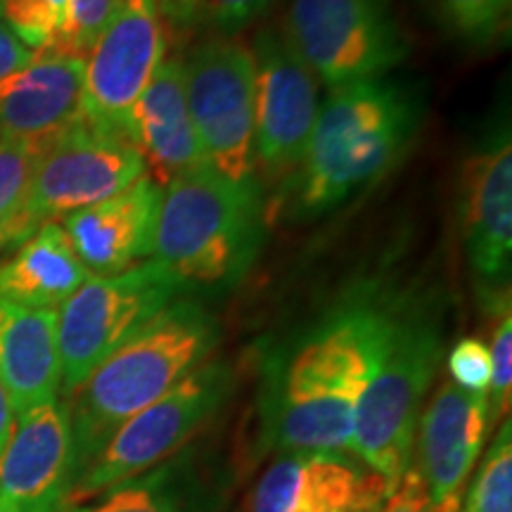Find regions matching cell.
<instances>
[{"label": "cell", "mask_w": 512, "mask_h": 512, "mask_svg": "<svg viewBox=\"0 0 512 512\" xmlns=\"http://www.w3.org/2000/svg\"><path fill=\"white\" fill-rule=\"evenodd\" d=\"M396 302L356 294L273 358L261 432L280 453H351L356 406L387 344Z\"/></svg>", "instance_id": "obj_1"}, {"label": "cell", "mask_w": 512, "mask_h": 512, "mask_svg": "<svg viewBox=\"0 0 512 512\" xmlns=\"http://www.w3.org/2000/svg\"><path fill=\"white\" fill-rule=\"evenodd\" d=\"M422 102L406 83L373 79L330 91L299 169L287 178V216L330 214L382 181L411 150Z\"/></svg>", "instance_id": "obj_2"}, {"label": "cell", "mask_w": 512, "mask_h": 512, "mask_svg": "<svg viewBox=\"0 0 512 512\" xmlns=\"http://www.w3.org/2000/svg\"><path fill=\"white\" fill-rule=\"evenodd\" d=\"M219 342L214 313L195 299H176L105 358L67 401L76 477L126 420L204 366Z\"/></svg>", "instance_id": "obj_3"}, {"label": "cell", "mask_w": 512, "mask_h": 512, "mask_svg": "<svg viewBox=\"0 0 512 512\" xmlns=\"http://www.w3.org/2000/svg\"><path fill=\"white\" fill-rule=\"evenodd\" d=\"M264 238L259 178L233 181L202 164L162 188L152 259L185 290H219L245 278Z\"/></svg>", "instance_id": "obj_4"}, {"label": "cell", "mask_w": 512, "mask_h": 512, "mask_svg": "<svg viewBox=\"0 0 512 512\" xmlns=\"http://www.w3.org/2000/svg\"><path fill=\"white\" fill-rule=\"evenodd\" d=\"M446 354L439 318L425 306L396 302L392 330L356 406L351 453L387 491L411 467L427 389Z\"/></svg>", "instance_id": "obj_5"}, {"label": "cell", "mask_w": 512, "mask_h": 512, "mask_svg": "<svg viewBox=\"0 0 512 512\" xmlns=\"http://www.w3.org/2000/svg\"><path fill=\"white\" fill-rule=\"evenodd\" d=\"M185 292L155 259L114 275H91L57 309L62 392L72 396L105 358Z\"/></svg>", "instance_id": "obj_6"}, {"label": "cell", "mask_w": 512, "mask_h": 512, "mask_svg": "<svg viewBox=\"0 0 512 512\" xmlns=\"http://www.w3.org/2000/svg\"><path fill=\"white\" fill-rule=\"evenodd\" d=\"M233 368L219 358L176 384L162 399L126 420L91 465L76 477L69 503L105 494L107 489L133 479L176 456L202 425L219 413L233 389Z\"/></svg>", "instance_id": "obj_7"}, {"label": "cell", "mask_w": 512, "mask_h": 512, "mask_svg": "<svg viewBox=\"0 0 512 512\" xmlns=\"http://www.w3.org/2000/svg\"><path fill=\"white\" fill-rule=\"evenodd\" d=\"M283 31L330 91L384 79L411 50L392 0H290Z\"/></svg>", "instance_id": "obj_8"}, {"label": "cell", "mask_w": 512, "mask_h": 512, "mask_svg": "<svg viewBox=\"0 0 512 512\" xmlns=\"http://www.w3.org/2000/svg\"><path fill=\"white\" fill-rule=\"evenodd\" d=\"M185 98L202 159L245 181L254 169V55L238 36H211L183 60Z\"/></svg>", "instance_id": "obj_9"}, {"label": "cell", "mask_w": 512, "mask_h": 512, "mask_svg": "<svg viewBox=\"0 0 512 512\" xmlns=\"http://www.w3.org/2000/svg\"><path fill=\"white\" fill-rule=\"evenodd\" d=\"M147 174L126 133L93 124L81 114L38 159L24 211L36 223L105 202Z\"/></svg>", "instance_id": "obj_10"}, {"label": "cell", "mask_w": 512, "mask_h": 512, "mask_svg": "<svg viewBox=\"0 0 512 512\" xmlns=\"http://www.w3.org/2000/svg\"><path fill=\"white\" fill-rule=\"evenodd\" d=\"M254 164L268 181L299 169L318 119V76L283 29L254 38Z\"/></svg>", "instance_id": "obj_11"}, {"label": "cell", "mask_w": 512, "mask_h": 512, "mask_svg": "<svg viewBox=\"0 0 512 512\" xmlns=\"http://www.w3.org/2000/svg\"><path fill=\"white\" fill-rule=\"evenodd\" d=\"M458 214L465 259L479 294L501 311L510 306L512 266V140L508 124H498L467 157Z\"/></svg>", "instance_id": "obj_12"}, {"label": "cell", "mask_w": 512, "mask_h": 512, "mask_svg": "<svg viewBox=\"0 0 512 512\" xmlns=\"http://www.w3.org/2000/svg\"><path fill=\"white\" fill-rule=\"evenodd\" d=\"M166 57L157 0H119L83 60V117L128 136L131 110Z\"/></svg>", "instance_id": "obj_13"}, {"label": "cell", "mask_w": 512, "mask_h": 512, "mask_svg": "<svg viewBox=\"0 0 512 512\" xmlns=\"http://www.w3.org/2000/svg\"><path fill=\"white\" fill-rule=\"evenodd\" d=\"M74 479L69 403L53 399L17 415L0 453V512H60Z\"/></svg>", "instance_id": "obj_14"}, {"label": "cell", "mask_w": 512, "mask_h": 512, "mask_svg": "<svg viewBox=\"0 0 512 512\" xmlns=\"http://www.w3.org/2000/svg\"><path fill=\"white\" fill-rule=\"evenodd\" d=\"M387 496L349 453H280L256 482L249 512H380Z\"/></svg>", "instance_id": "obj_15"}, {"label": "cell", "mask_w": 512, "mask_h": 512, "mask_svg": "<svg viewBox=\"0 0 512 512\" xmlns=\"http://www.w3.org/2000/svg\"><path fill=\"white\" fill-rule=\"evenodd\" d=\"M489 399L453 382H441L430 406L420 413L418 472L434 512L463 510V486L472 475L489 432Z\"/></svg>", "instance_id": "obj_16"}, {"label": "cell", "mask_w": 512, "mask_h": 512, "mask_svg": "<svg viewBox=\"0 0 512 512\" xmlns=\"http://www.w3.org/2000/svg\"><path fill=\"white\" fill-rule=\"evenodd\" d=\"M83 114V60L41 50L0 81V140L46 147Z\"/></svg>", "instance_id": "obj_17"}, {"label": "cell", "mask_w": 512, "mask_h": 512, "mask_svg": "<svg viewBox=\"0 0 512 512\" xmlns=\"http://www.w3.org/2000/svg\"><path fill=\"white\" fill-rule=\"evenodd\" d=\"M162 188L150 176L138 178L124 192L64 216L76 259L91 275H114L155 254Z\"/></svg>", "instance_id": "obj_18"}, {"label": "cell", "mask_w": 512, "mask_h": 512, "mask_svg": "<svg viewBox=\"0 0 512 512\" xmlns=\"http://www.w3.org/2000/svg\"><path fill=\"white\" fill-rule=\"evenodd\" d=\"M128 138L159 188L204 164L185 98L183 60L164 57L128 119Z\"/></svg>", "instance_id": "obj_19"}, {"label": "cell", "mask_w": 512, "mask_h": 512, "mask_svg": "<svg viewBox=\"0 0 512 512\" xmlns=\"http://www.w3.org/2000/svg\"><path fill=\"white\" fill-rule=\"evenodd\" d=\"M0 382L8 389L17 415L60 399L55 309H29L0 297Z\"/></svg>", "instance_id": "obj_20"}, {"label": "cell", "mask_w": 512, "mask_h": 512, "mask_svg": "<svg viewBox=\"0 0 512 512\" xmlns=\"http://www.w3.org/2000/svg\"><path fill=\"white\" fill-rule=\"evenodd\" d=\"M91 278L62 223L46 221L0 264V297L29 309H60Z\"/></svg>", "instance_id": "obj_21"}, {"label": "cell", "mask_w": 512, "mask_h": 512, "mask_svg": "<svg viewBox=\"0 0 512 512\" xmlns=\"http://www.w3.org/2000/svg\"><path fill=\"white\" fill-rule=\"evenodd\" d=\"M181 458L166 460L143 475L126 479L93 505L72 508L69 512H188V484Z\"/></svg>", "instance_id": "obj_22"}, {"label": "cell", "mask_w": 512, "mask_h": 512, "mask_svg": "<svg viewBox=\"0 0 512 512\" xmlns=\"http://www.w3.org/2000/svg\"><path fill=\"white\" fill-rule=\"evenodd\" d=\"M448 34L486 46L501 36L510 17V0H425Z\"/></svg>", "instance_id": "obj_23"}, {"label": "cell", "mask_w": 512, "mask_h": 512, "mask_svg": "<svg viewBox=\"0 0 512 512\" xmlns=\"http://www.w3.org/2000/svg\"><path fill=\"white\" fill-rule=\"evenodd\" d=\"M460 512H512V427L503 420Z\"/></svg>", "instance_id": "obj_24"}, {"label": "cell", "mask_w": 512, "mask_h": 512, "mask_svg": "<svg viewBox=\"0 0 512 512\" xmlns=\"http://www.w3.org/2000/svg\"><path fill=\"white\" fill-rule=\"evenodd\" d=\"M67 0H0V19L34 53L55 46Z\"/></svg>", "instance_id": "obj_25"}, {"label": "cell", "mask_w": 512, "mask_h": 512, "mask_svg": "<svg viewBox=\"0 0 512 512\" xmlns=\"http://www.w3.org/2000/svg\"><path fill=\"white\" fill-rule=\"evenodd\" d=\"M117 8L119 0H67L62 31L55 46L48 50L86 60L93 43L98 41L102 29L110 24Z\"/></svg>", "instance_id": "obj_26"}, {"label": "cell", "mask_w": 512, "mask_h": 512, "mask_svg": "<svg viewBox=\"0 0 512 512\" xmlns=\"http://www.w3.org/2000/svg\"><path fill=\"white\" fill-rule=\"evenodd\" d=\"M43 152L36 147L0 140V216L24 209L31 178Z\"/></svg>", "instance_id": "obj_27"}, {"label": "cell", "mask_w": 512, "mask_h": 512, "mask_svg": "<svg viewBox=\"0 0 512 512\" xmlns=\"http://www.w3.org/2000/svg\"><path fill=\"white\" fill-rule=\"evenodd\" d=\"M491 382L489 399V425H498L510 413L512 399V316L510 306L498 311V323L491 339Z\"/></svg>", "instance_id": "obj_28"}, {"label": "cell", "mask_w": 512, "mask_h": 512, "mask_svg": "<svg viewBox=\"0 0 512 512\" xmlns=\"http://www.w3.org/2000/svg\"><path fill=\"white\" fill-rule=\"evenodd\" d=\"M448 373L453 384L470 394H486L491 382L489 347L477 337H465L448 351Z\"/></svg>", "instance_id": "obj_29"}, {"label": "cell", "mask_w": 512, "mask_h": 512, "mask_svg": "<svg viewBox=\"0 0 512 512\" xmlns=\"http://www.w3.org/2000/svg\"><path fill=\"white\" fill-rule=\"evenodd\" d=\"M273 0H197L195 24L219 31V36H235L268 10Z\"/></svg>", "instance_id": "obj_30"}, {"label": "cell", "mask_w": 512, "mask_h": 512, "mask_svg": "<svg viewBox=\"0 0 512 512\" xmlns=\"http://www.w3.org/2000/svg\"><path fill=\"white\" fill-rule=\"evenodd\" d=\"M380 512H434L430 494H427V486L422 482L418 467H408L399 486L382 503Z\"/></svg>", "instance_id": "obj_31"}, {"label": "cell", "mask_w": 512, "mask_h": 512, "mask_svg": "<svg viewBox=\"0 0 512 512\" xmlns=\"http://www.w3.org/2000/svg\"><path fill=\"white\" fill-rule=\"evenodd\" d=\"M34 57H36L34 50L24 46L15 34L5 27L3 19H0V81H3L5 76H10L12 72H17V69L27 67Z\"/></svg>", "instance_id": "obj_32"}, {"label": "cell", "mask_w": 512, "mask_h": 512, "mask_svg": "<svg viewBox=\"0 0 512 512\" xmlns=\"http://www.w3.org/2000/svg\"><path fill=\"white\" fill-rule=\"evenodd\" d=\"M38 226H41V223L31 219L24 209L12 216H0V254L8 252L12 247L22 245V242L27 240Z\"/></svg>", "instance_id": "obj_33"}, {"label": "cell", "mask_w": 512, "mask_h": 512, "mask_svg": "<svg viewBox=\"0 0 512 512\" xmlns=\"http://www.w3.org/2000/svg\"><path fill=\"white\" fill-rule=\"evenodd\" d=\"M159 15H162L171 27L190 29L195 27L197 19V0H157Z\"/></svg>", "instance_id": "obj_34"}, {"label": "cell", "mask_w": 512, "mask_h": 512, "mask_svg": "<svg viewBox=\"0 0 512 512\" xmlns=\"http://www.w3.org/2000/svg\"><path fill=\"white\" fill-rule=\"evenodd\" d=\"M15 422H17L15 406H12V399L8 389H5V384L0 382V453H3L5 446H8L12 430H15Z\"/></svg>", "instance_id": "obj_35"}]
</instances>
